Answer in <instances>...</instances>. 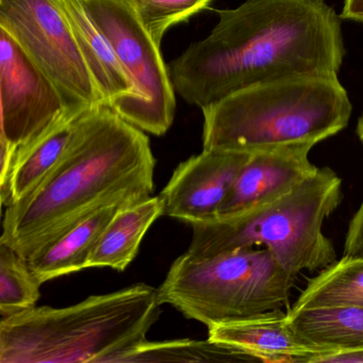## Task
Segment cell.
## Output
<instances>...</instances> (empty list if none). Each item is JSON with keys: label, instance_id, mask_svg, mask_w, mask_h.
I'll list each match as a JSON object with an SVG mask.
<instances>
[{"label": "cell", "instance_id": "19", "mask_svg": "<svg viewBox=\"0 0 363 363\" xmlns=\"http://www.w3.org/2000/svg\"><path fill=\"white\" fill-rule=\"evenodd\" d=\"M141 362H257L239 348L199 340L150 342L144 340L112 359L111 363Z\"/></svg>", "mask_w": 363, "mask_h": 363}, {"label": "cell", "instance_id": "1", "mask_svg": "<svg viewBox=\"0 0 363 363\" xmlns=\"http://www.w3.org/2000/svg\"><path fill=\"white\" fill-rule=\"evenodd\" d=\"M216 13L211 33L167 65L174 90L190 105L203 109L293 76L339 73L341 22L323 0H246Z\"/></svg>", "mask_w": 363, "mask_h": 363}, {"label": "cell", "instance_id": "10", "mask_svg": "<svg viewBox=\"0 0 363 363\" xmlns=\"http://www.w3.org/2000/svg\"><path fill=\"white\" fill-rule=\"evenodd\" d=\"M250 155L203 150L180 163L160 194L164 216L190 225L214 220Z\"/></svg>", "mask_w": 363, "mask_h": 363}, {"label": "cell", "instance_id": "14", "mask_svg": "<svg viewBox=\"0 0 363 363\" xmlns=\"http://www.w3.org/2000/svg\"><path fill=\"white\" fill-rule=\"evenodd\" d=\"M88 109L72 108L48 130L16 152L9 184L0 192L4 207L28 196L57 167L67 152L76 120Z\"/></svg>", "mask_w": 363, "mask_h": 363}, {"label": "cell", "instance_id": "20", "mask_svg": "<svg viewBox=\"0 0 363 363\" xmlns=\"http://www.w3.org/2000/svg\"><path fill=\"white\" fill-rule=\"evenodd\" d=\"M28 258L6 244L0 243V315H14L37 307L41 296Z\"/></svg>", "mask_w": 363, "mask_h": 363}, {"label": "cell", "instance_id": "8", "mask_svg": "<svg viewBox=\"0 0 363 363\" xmlns=\"http://www.w3.org/2000/svg\"><path fill=\"white\" fill-rule=\"evenodd\" d=\"M0 28L56 84L69 105H105L58 0H0Z\"/></svg>", "mask_w": 363, "mask_h": 363}, {"label": "cell", "instance_id": "18", "mask_svg": "<svg viewBox=\"0 0 363 363\" xmlns=\"http://www.w3.org/2000/svg\"><path fill=\"white\" fill-rule=\"evenodd\" d=\"M350 306L363 308V257L335 261L308 281L292 309Z\"/></svg>", "mask_w": 363, "mask_h": 363}, {"label": "cell", "instance_id": "17", "mask_svg": "<svg viewBox=\"0 0 363 363\" xmlns=\"http://www.w3.org/2000/svg\"><path fill=\"white\" fill-rule=\"evenodd\" d=\"M286 312L291 328L310 345L323 350L322 357L363 350V308H291Z\"/></svg>", "mask_w": 363, "mask_h": 363}, {"label": "cell", "instance_id": "12", "mask_svg": "<svg viewBox=\"0 0 363 363\" xmlns=\"http://www.w3.org/2000/svg\"><path fill=\"white\" fill-rule=\"evenodd\" d=\"M208 339L239 348L257 362L315 363L324 354L296 335L282 309L211 325Z\"/></svg>", "mask_w": 363, "mask_h": 363}, {"label": "cell", "instance_id": "9", "mask_svg": "<svg viewBox=\"0 0 363 363\" xmlns=\"http://www.w3.org/2000/svg\"><path fill=\"white\" fill-rule=\"evenodd\" d=\"M1 133L18 152L60 120L72 108L54 82L0 28ZM89 108V107H88Z\"/></svg>", "mask_w": 363, "mask_h": 363}, {"label": "cell", "instance_id": "13", "mask_svg": "<svg viewBox=\"0 0 363 363\" xmlns=\"http://www.w3.org/2000/svg\"><path fill=\"white\" fill-rule=\"evenodd\" d=\"M58 3L104 103L124 118L135 101V90L111 43L91 18L82 0H58Z\"/></svg>", "mask_w": 363, "mask_h": 363}, {"label": "cell", "instance_id": "24", "mask_svg": "<svg viewBox=\"0 0 363 363\" xmlns=\"http://www.w3.org/2000/svg\"><path fill=\"white\" fill-rule=\"evenodd\" d=\"M341 18L363 24V0H344Z\"/></svg>", "mask_w": 363, "mask_h": 363}, {"label": "cell", "instance_id": "16", "mask_svg": "<svg viewBox=\"0 0 363 363\" xmlns=\"http://www.w3.org/2000/svg\"><path fill=\"white\" fill-rule=\"evenodd\" d=\"M164 214L161 195L120 208L99 238L89 260L91 267H111L123 272L139 252L142 240Z\"/></svg>", "mask_w": 363, "mask_h": 363}, {"label": "cell", "instance_id": "5", "mask_svg": "<svg viewBox=\"0 0 363 363\" xmlns=\"http://www.w3.org/2000/svg\"><path fill=\"white\" fill-rule=\"evenodd\" d=\"M342 180L330 167H318L281 196L231 216L191 225L186 254L210 258L243 247H267L286 271H322L337 258L323 225L341 205Z\"/></svg>", "mask_w": 363, "mask_h": 363}, {"label": "cell", "instance_id": "7", "mask_svg": "<svg viewBox=\"0 0 363 363\" xmlns=\"http://www.w3.org/2000/svg\"><path fill=\"white\" fill-rule=\"evenodd\" d=\"M89 14L109 40L135 99L124 120L144 133L161 137L173 125L175 90L160 46L140 22L127 0H82Z\"/></svg>", "mask_w": 363, "mask_h": 363}, {"label": "cell", "instance_id": "6", "mask_svg": "<svg viewBox=\"0 0 363 363\" xmlns=\"http://www.w3.org/2000/svg\"><path fill=\"white\" fill-rule=\"evenodd\" d=\"M296 279L267 247L238 248L210 258L184 252L159 286V301L209 327L282 309Z\"/></svg>", "mask_w": 363, "mask_h": 363}, {"label": "cell", "instance_id": "23", "mask_svg": "<svg viewBox=\"0 0 363 363\" xmlns=\"http://www.w3.org/2000/svg\"><path fill=\"white\" fill-rule=\"evenodd\" d=\"M318 363H363V350L335 352L320 357Z\"/></svg>", "mask_w": 363, "mask_h": 363}, {"label": "cell", "instance_id": "2", "mask_svg": "<svg viewBox=\"0 0 363 363\" xmlns=\"http://www.w3.org/2000/svg\"><path fill=\"white\" fill-rule=\"evenodd\" d=\"M150 139L106 105L76 120L65 156L22 201L7 207L0 243L29 258L101 208L145 201L154 192Z\"/></svg>", "mask_w": 363, "mask_h": 363}, {"label": "cell", "instance_id": "22", "mask_svg": "<svg viewBox=\"0 0 363 363\" xmlns=\"http://www.w3.org/2000/svg\"><path fill=\"white\" fill-rule=\"evenodd\" d=\"M343 252L346 256L363 257V203L348 224Z\"/></svg>", "mask_w": 363, "mask_h": 363}, {"label": "cell", "instance_id": "4", "mask_svg": "<svg viewBox=\"0 0 363 363\" xmlns=\"http://www.w3.org/2000/svg\"><path fill=\"white\" fill-rule=\"evenodd\" d=\"M201 111L203 150L254 154L314 147L347 126L352 105L337 74H318L248 86Z\"/></svg>", "mask_w": 363, "mask_h": 363}, {"label": "cell", "instance_id": "21", "mask_svg": "<svg viewBox=\"0 0 363 363\" xmlns=\"http://www.w3.org/2000/svg\"><path fill=\"white\" fill-rule=\"evenodd\" d=\"M154 41L161 45L165 33L209 9L213 0H127Z\"/></svg>", "mask_w": 363, "mask_h": 363}, {"label": "cell", "instance_id": "3", "mask_svg": "<svg viewBox=\"0 0 363 363\" xmlns=\"http://www.w3.org/2000/svg\"><path fill=\"white\" fill-rule=\"evenodd\" d=\"M160 306L158 289L137 284L69 307L1 318L0 363H111L146 340Z\"/></svg>", "mask_w": 363, "mask_h": 363}, {"label": "cell", "instance_id": "11", "mask_svg": "<svg viewBox=\"0 0 363 363\" xmlns=\"http://www.w3.org/2000/svg\"><path fill=\"white\" fill-rule=\"evenodd\" d=\"M312 148L284 146L250 154L220 205L218 216L238 213L294 189L318 169L309 160Z\"/></svg>", "mask_w": 363, "mask_h": 363}, {"label": "cell", "instance_id": "25", "mask_svg": "<svg viewBox=\"0 0 363 363\" xmlns=\"http://www.w3.org/2000/svg\"><path fill=\"white\" fill-rule=\"evenodd\" d=\"M356 133L361 143L363 144V112L362 114H361L360 118H359L358 124H357Z\"/></svg>", "mask_w": 363, "mask_h": 363}, {"label": "cell", "instance_id": "15", "mask_svg": "<svg viewBox=\"0 0 363 363\" xmlns=\"http://www.w3.org/2000/svg\"><path fill=\"white\" fill-rule=\"evenodd\" d=\"M122 203L97 210L62 235L40 248L28 258L37 279L50 281L67 274L89 269V260L110 220Z\"/></svg>", "mask_w": 363, "mask_h": 363}]
</instances>
